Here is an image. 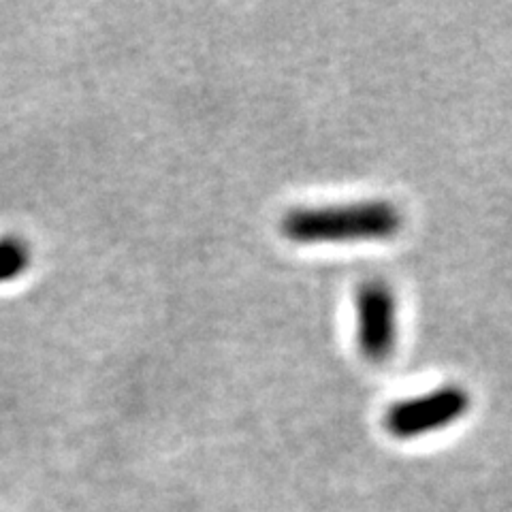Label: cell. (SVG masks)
Returning <instances> with one entry per match:
<instances>
[{"label":"cell","instance_id":"cell-1","mask_svg":"<svg viewBox=\"0 0 512 512\" xmlns=\"http://www.w3.org/2000/svg\"><path fill=\"white\" fill-rule=\"evenodd\" d=\"M404 216L389 201L299 207L282 218V233L295 244L382 242L402 231Z\"/></svg>","mask_w":512,"mask_h":512},{"label":"cell","instance_id":"cell-2","mask_svg":"<svg viewBox=\"0 0 512 512\" xmlns=\"http://www.w3.org/2000/svg\"><path fill=\"white\" fill-rule=\"evenodd\" d=\"M468 410L470 393L457 384H446V387L391 406L384 416V427L389 429L391 436L410 440L446 429L457 423L461 416H466Z\"/></svg>","mask_w":512,"mask_h":512},{"label":"cell","instance_id":"cell-3","mask_svg":"<svg viewBox=\"0 0 512 512\" xmlns=\"http://www.w3.org/2000/svg\"><path fill=\"white\" fill-rule=\"evenodd\" d=\"M357 344L361 355L372 361H387L397 344V297L384 280H367L357 288Z\"/></svg>","mask_w":512,"mask_h":512},{"label":"cell","instance_id":"cell-4","mask_svg":"<svg viewBox=\"0 0 512 512\" xmlns=\"http://www.w3.org/2000/svg\"><path fill=\"white\" fill-rule=\"evenodd\" d=\"M32 263V246L26 237L7 233L0 235V284L22 278Z\"/></svg>","mask_w":512,"mask_h":512}]
</instances>
